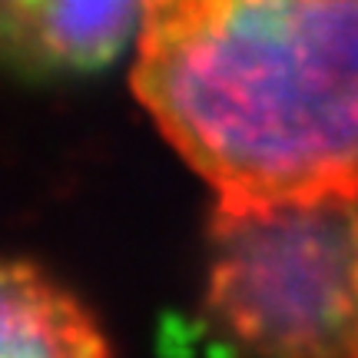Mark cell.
Here are the masks:
<instances>
[{"label": "cell", "instance_id": "277c9868", "mask_svg": "<svg viewBox=\"0 0 358 358\" xmlns=\"http://www.w3.org/2000/svg\"><path fill=\"white\" fill-rule=\"evenodd\" d=\"M0 358H113L73 292L24 259H0Z\"/></svg>", "mask_w": 358, "mask_h": 358}, {"label": "cell", "instance_id": "6da1fadb", "mask_svg": "<svg viewBox=\"0 0 358 358\" xmlns=\"http://www.w3.org/2000/svg\"><path fill=\"white\" fill-rule=\"evenodd\" d=\"M129 90L216 203L358 192V0H140Z\"/></svg>", "mask_w": 358, "mask_h": 358}, {"label": "cell", "instance_id": "3957f363", "mask_svg": "<svg viewBox=\"0 0 358 358\" xmlns=\"http://www.w3.org/2000/svg\"><path fill=\"white\" fill-rule=\"evenodd\" d=\"M140 0H0V60L20 70H93L133 40Z\"/></svg>", "mask_w": 358, "mask_h": 358}, {"label": "cell", "instance_id": "7a4b0ae2", "mask_svg": "<svg viewBox=\"0 0 358 358\" xmlns=\"http://www.w3.org/2000/svg\"><path fill=\"white\" fill-rule=\"evenodd\" d=\"M203 312L243 358H358V192L213 203Z\"/></svg>", "mask_w": 358, "mask_h": 358}]
</instances>
